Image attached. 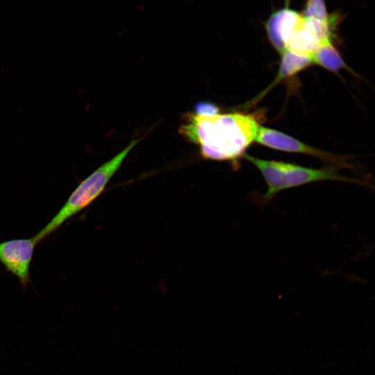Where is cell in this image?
<instances>
[{"label":"cell","mask_w":375,"mask_h":375,"mask_svg":"<svg viewBox=\"0 0 375 375\" xmlns=\"http://www.w3.org/2000/svg\"><path fill=\"white\" fill-rule=\"evenodd\" d=\"M260 125L253 114L233 112L210 116L187 113L179 133L199 147L201 156L234 160L255 141Z\"/></svg>","instance_id":"6da1fadb"},{"label":"cell","mask_w":375,"mask_h":375,"mask_svg":"<svg viewBox=\"0 0 375 375\" xmlns=\"http://www.w3.org/2000/svg\"><path fill=\"white\" fill-rule=\"evenodd\" d=\"M243 158L255 165L264 178L267 190L256 197L265 204L279 192L307 183L324 181H339L365 185V182L341 175L336 166L312 169L283 161L263 160L244 153Z\"/></svg>","instance_id":"7a4b0ae2"},{"label":"cell","mask_w":375,"mask_h":375,"mask_svg":"<svg viewBox=\"0 0 375 375\" xmlns=\"http://www.w3.org/2000/svg\"><path fill=\"white\" fill-rule=\"evenodd\" d=\"M140 140H133L122 151L83 180L56 215L33 237L39 243L55 232L69 219L97 199L121 167L124 160Z\"/></svg>","instance_id":"3957f363"},{"label":"cell","mask_w":375,"mask_h":375,"mask_svg":"<svg viewBox=\"0 0 375 375\" xmlns=\"http://www.w3.org/2000/svg\"><path fill=\"white\" fill-rule=\"evenodd\" d=\"M255 142L276 150L312 156L324 161L330 162L336 167H349L345 162L347 157L309 146L288 134L271 128L260 126Z\"/></svg>","instance_id":"277c9868"},{"label":"cell","mask_w":375,"mask_h":375,"mask_svg":"<svg viewBox=\"0 0 375 375\" xmlns=\"http://www.w3.org/2000/svg\"><path fill=\"white\" fill-rule=\"evenodd\" d=\"M37 244L34 237L0 242V262L25 287L30 282V266Z\"/></svg>","instance_id":"5b68a950"},{"label":"cell","mask_w":375,"mask_h":375,"mask_svg":"<svg viewBox=\"0 0 375 375\" xmlns=\"http://www.w3.org/2000/svg\"><path fill=\"white\" fill-rule=\"evenodd\" d=\"M302 15L288 6L274 12L265 24L267 37L280 54L286 49V42Z\"/></svg>","instance_id":"8992f818"},{"label":"cell","mask_w":375,"mask_h":375,"mask_svg":"<svg viewBox=\"0 0 375 375\" xmlns=\"http://www.w3.org/2000/svg\"><path fill=\"white\" fill-rule=\"evenodd\" d=\"M312 64L310 57L303 56L289 50H285L281 53V62L278 74L272 83L258 97L250 101L247 104L252 106L258 102L273 87L283 79L292 76Z\"/></svg>","instance_id":"52a82bcc"},{"label":"cell","mask_w":375,"mask_h":375,"mask_svg":"<svg viewBox=\"0 0 375 375\" xmlns=\"http://www.w3.org/2000/svg\"><path fill=\"white\" fill-rule=\"evenodd\" d=\"M310 59L312 63L334 73L349 68L333 42L330 41L321 44L310 55Z\"/></svg>","instance_id":"ba28073f"},{"label":"cell","mask_w":375,"mask_h":375,"mask_svg":"<svg viewBox=\"0 0 375 375\" xmlns=\"http://www.w3.org/2000/svg\"><path fill=\"white\" fill-rule=\"evenodd\" d=\"M301 15L305 18L319 20H326L329 17L324 0H306Z\"/></svg>","instance_id":"9c48e42d"},{"label":"cell","mask_w":375,"mask_h":375,"mask_svg":"<svg viewBox=\"0 0 375 375\" xmlns=\"http://www.w3.org/2000/svg\"><path fill=\"white\" fill-rule=\"evenodd\" d=\"M194 113L199 115L210 116L219 113V108L214 103L203 101L196 103Z\"/></svg>","instance_id":"30bf717a"}]
</instances>
